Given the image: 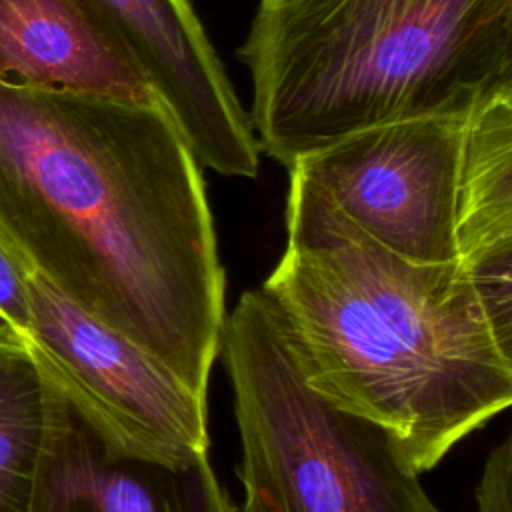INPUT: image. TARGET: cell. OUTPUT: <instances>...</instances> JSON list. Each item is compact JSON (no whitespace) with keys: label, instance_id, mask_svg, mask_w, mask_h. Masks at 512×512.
<instances>
[{"label":"cell","instance_id":"1","mask_svg":"<svg viewBox=\"0 0 512 512\" xmlns=\"http://www.w3.org/2000/svg\"><path fill=\"white\" fill-rule=\"evenodd\" d=\"M0 238L206 396L224 270L200 164L164 106L0 82Z\"/></svg>","mask_w":512,"mask_h":512},{"label":"cell","instance_id":"2","mask_svg":"<svg viewBox=\"0 0 512 512\" xmlns=\"http://www.w3.org/2000/svg\"><path fill=\"white\" fill-rule=\"evenodd\" d=\"M260 290L308 384L384 428L416 474L512 402V328L466 268L386 250L292 178L286 246Z\"/></svg>","mask_w":512,"mask_h":512},{"label":"cell","instance_id":"3","mask_svg":"<svg viewBox=\"0 0 512 512\" xmlns=\"http://www.w3.org/2000/svg\"><path fill=\"white\" fill-rule=\"evenodd\" d=\"M240 58L258 150L288 168L376 124L512 94V0H260Z\"/></svg>","mask_w":512,"mask_h":512},{"label":"cell","instance_id":"4","mask_svg":"<svg viewBox=\"0 0 512 512\" xmlns=\"http://www.w3.org/2000/svg\"><path fill=\"white\" fill-rule=\"evenodd\" d=\"M220 350L242 446V512H440L384 428L308 384L262 290L226 314Z\"/></svg>","mask_w":512,"mask_h":512},{"label":"cell","instance_id":"5","mask_svg":"<svg viewBox=\"0 0 512 512\" xmlns=\"http://www.w3.org/2000/svg\"><path fill=\"white\" fill-rule=\"evenodd\" d=\"M468 116L406 118L346 134L298 156L290 178L386 250L412 262H456Z\"/></svg>","mask_w":512,"mask_h":512},{"label":"cell","instance_id":"6","mask_svg":"<svg viewBox=\"0 0 512 512\" xmlns=\"http://www.w3.org/2000/svg\"><path fill=\"white\" fill-rule=\"evenodd\" d=\"M22 264L32 310L24 338L72 412L124 454L178 462L208 452L206 396Z\"/></svg>","mask_w":512,"mask_h":512},{"label":"cell","instance_id":"7","mask_svg":"<svg viewBox=\"0 0 512 512\" xmlns=\"http://www.w3.org/2000/svg\"><path fill=\"white\" fill-rule=\"evenodd\" d=\"M146 74L198 164L256 178L248 114L190 0H92Z\"/></svg>","mask_w":512,"mask_h":512},{"label":"cell","instance_id":"8","mask_svg":"<svg viewBox=\"0 0 512 512\" xmlns=\"http://www.w3.org/2000/svg\"><path fill=\"white\" fill-rule=\"evenodd\" d=\"M0 82L162 106L92 0H0Z\"/></svg>","mask_w":512,"mask_h":512},{"label":"cell","instance_id":"9","mask_svg":"<svg viewBox=\"0 0 512 512\" xmlns=\"http://www.w3.org/2000/svg\"><path fill=\"white\" fill-rule=\"evenodd\" d=\"M30 512H238L208 452L178 462L108 448L76 414L38 484Z\"/></svg>","mask_w":512,"mask_h":512},{"label":"cell","instance_id":"10","mask_svg":"<svg viewBox=\"0 0 512 512\" xmlns=\"http://www.w3.org/2000/svg\"><path fill=\"white\" fill-rule=\"evenodd\" d=\"M456 248L492 314L512 328V94L468 116Z\"/></svg>","mask_w":512,"mask_h":512},{"label":"cell","instance_id":"11","mask_svg":"<svg viewBox=\"0 0 512 512\" xmlns=\"http://www.w3.org/2000/svg\"><path fill=\"white\" fill-rule=\"evenodd\" d=\"M72 418L28 340L0 322V512H30Z\"/></svg>","mask_w":512,"mask_h":512},{"label":"cell","instance_id":"12","mask_svg":"<svg viewBox=\"0 0 512 512\" xmlns=\"http://www.w3.org/2000/svg\"><path fill=\"white\" fill-rule=\"evenodd\" d=\"M0 322L22 336L32 328V310L22 260L0 238Z\"/></svg>","mask_w":512,"mask_h":512},{"label":"cell","instance_id":"13","mask_svg":"<svg viewBox=\"0 0 512 512\" xmlns=\"http://www.w3.org/2000/svg\"><path fill=\"white\" fill-rule=\"evenodd\" d=\"M478 512H512V440L502 444L488 456L476 490Z\"/></svg>","mask_w":512,"mask_h":512}]
</instances>
